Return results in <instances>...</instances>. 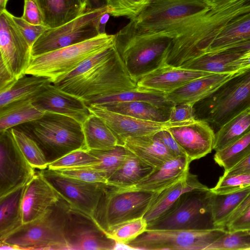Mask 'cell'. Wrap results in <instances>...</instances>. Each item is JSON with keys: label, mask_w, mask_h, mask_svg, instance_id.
<instances>
[{"label": "cell", "mask_w": 250, "mask_h": 250, "mask_svg": "<svg viewBox=\"0 0 250 250\" xmlns=\"http://www.w3.org/2000/svg\"><path fill=\"white\" fill-rule=\"evenodd\" d=\"M54 84L85 103L101 97L138 87L114 43L83 62Z\"/></svg>", "instance_id": "1"}, {"label": "cell", "mask_w": 250, "mask_h": 250, "mask_svg": "<svg viewBox=\"0 0 250 250\" xmlns=\"http://www.w3.org/2000/svg\"><path fill=\"white\" fill-rule=\"evenodd\" d=\"M250 13V0H231L208 6L184 33L172 39L165 55V65L181 67L206 52L227 25Z\"/></svg>", "instance_id": "2"}, {"label": "cell", "mask_w": 250, "mask_h": 250, "mask_svg": "<svg viewBox=\"0 0 250 250\" xmlns=\"http://www.w3.org/2000/svg\"><path fill=\"white\" fill-rule=\"evenodd\" d=\"M14 127L38 144L48 165L72 151L87 149L82 124L64 115L45 112L41 117Z\"/></svg>", "instance_id": "3"}, {"label": "cell", "mask_w": 250, "mask_h": 250, "mask_svg": "<svg viewBox=\"0 0 250 250\" xmlns=\"http://www.w3.org/2000/svg\"><path fill=\"white\" fill-rule=\"evenodd\" d=\"M208 7L202 0H151L131 21L140 34L174 39Z\"/></svg>", "instance_id": "4"}, {"label": "cell", "mask_w": 250, "mask_h": 250, "mask_svg": "<svg viewBox=\"0 0 250 250\" xmlns=\"http://www.w3.org/2000/svg\"><path fill=\"white\" fill-rule=\"evenodd\" d=\"M114 46L129 74L136 82L165 65L166 52L173 39L139 33L130 22L114 35Z\"/></svg>", "instance_id": "5"}, {"label": "cell", "mask_w": 250, "mask_h": 250, "mask_svg": "<svg viewBox=\"0 0 250 250\" xmlns=\"http://www.w3.org/2000/svg\"><path fill=\"white\" fill-rule=\"evenodd\" d=\"M70 206L61 197L42 216L22 224L0 242L14 245L19 250H68L64 227Z\"/></svg>", "instance_id": "6"}, {"label": "cell", "mask_w": 250, "mask_h": 250, "mask_svg": "<svg viewBox=\"0 0 250 250\" xmlns=\"http://www.w3.org/2000/svg\"><path fill=\"white\" fill-rule=\"evenodd\" d=\"M114 35L103 33L88 41L32 57L26 74L60 82L83 62L113 44Z\"/></svg>", "instance_id": "7"}, {"label": "cell", "mask_w": 250, "mask_h": 250, "mask_svg": "<svg viewBox=\"0 0 250 250\" xmlns=\"http://www.w3.org/2000/svg\"><path fill=\"white\" fill-rule=\"evenodd\" d=\"M195 118L218 128L250 106V67L238 72L208 97L197 103Z\"/></svg>", "instance_id": "8"}, {"label": "cell", "mask_w": 250, "mask_h": 250, "mask_svg": "<svg viewBox=\"0 0 250 250\" xmlns=\"http://www.w3.org/2000/svg\"><path fill=\"white\" fill-rule=\"evenodd\" d=\"M157 192L125 190L107 185L92 217L107 233L124 223L143 217Z\"/></svg>", "instance_id": "9"}, {"label": "cell", "mask_w": 250, "mask_h": 250, "mask_svg": "<svg viewBox=\"0 0 250 250\" xmlns=\"http://www.w3.org/2000/svg\"><path fill=\"white\" fill-rule=\"evenodd\" d=\"M227 231L225 228L215 227L188 229H147L125 246L137 250H208Z\"/></svg>", "instance_id": "10"}, {"label": "cell", "mask_w": 250, "mask_h": 250, "mask_svg": "<svg viewBox=\"0 0 250 250\" xmlns=\"http://www.w3.org/2000/svg\"><path fill=\"white\" fill-rule=\"evenodd\" d=\"M107 6L86 11L57 27L47 29L31 47L32 57L92 39L102 33L100 21Z\"/></svg>", "instance_id": "11"}, {"label": "cell", "mask_w": 250, "mask_h": 250, "mask_svg": "<svg viewBox=\"0 0 250 250\" xmlns=\"http://www.w3.org/2000/svg\"><path fill=\"white\" fill-rule=\"evenodd\" d=\"M209 190H193L182 194L163 216L147 224L148 230L200 229L208 213Z\"/></svg>", "instance_id": "12"}, {"label": "cell", "mask_w": 250, "mask_h": 250, "mask_svg": "<svg viewBox=\"0 0 250 250\" xmlns=\"http://www.w3.org/2000/svg\"><path fill=\"white\" fill-rule=\"evenodd\" d=\"M64 235L68 250H115L118 245L92 216L71 206L66 216Z\"/></svg>", "instance_id": "13"}, {"label": "cell", "mask_w": 250, "mask_h": 250, "mask_svg": "<svg viewBox=\"0 0 250 250\" xmlns=\"http://www.w3.org/2000/svg\"><path fill=\"white\" fill-rule=\"evenodd\" d=\"M17 145L10 129L0 132V197L24 186L36 173Z\"/></svg>", "instance_id": "14"}, {"label": "cell", "mask_w": 250, "mask_h": 250, "mask_svg": "<svg viewBox=\"0 0 250 250\" xmlns=\"http://www.w3.org/2000/svg\"><path fill=\"white\" fill-rule=\"evenodd\" d=\"M39 171L71 207L93 217L107 186L106 183L81 181L62 175L48 168Z\"/></svg>", "instance_id": "15"}, {"label": "cell", "mask_w": 250, "mask_h": 250, "mask_svg": "<svg viewBox=\"0 0 250 250\" xmlns=\"http://www.w3.org/2000/svg\"><path fill=\"white\" fill-rule=\"evenodd\" d=\"M0 61L15 79L26 74L32 57L31 47L6 10L0 13Z\"/></svg>", "instance_id": "16"}, {"label": "cell", "mask_w": 250, "mask_h": 250, "mask_svg": "<svg viewBox=\"0 0 250 250\" xmlns=\"http://www.w3.org/2000/svg\"><path fill=\"white\" fill-rule=\"evenodd\" d=\"M190 161L200 159L213 148L215 132L207 122L197 119L170 123L165 128Z\"/></svg>", "instance_id": "17"}, {"label": "cell", "mask_w": 250, "mask_h": 250, "mask_svg": "<svg viewBox=\"0 0 250 250\" xmlns=\"http://www.w3.org/2000/svg\"><path fill=\"white\" fill-rule=\"evenodd\" d=\"M90 112L100 117L118 139L120 145L129 137L155 134L169 124L145 121L107 110L98 105H88Z\"/></svg>", "instance_id": "18"}, {"label": "cell", "mask_w": 250, "mask_h": 250, "mask_svg": "<svg viewBox=\"0 0 250 250\" xmlns=\"http://www.w3.org/2000/svg\"><path fill=\"white\" fill-rule=\"evenodd\" d=\"M39 110L70 117L83 124L91 114L85 102L50 83L32 99Z\"/></svg>", "instance_id": "19"}, {"label": "cell", "mask_w": 250, "mask_h": 250, "mask_svg": "<svg viewBox=\"0 0 250 250\" xmlns=\"http://www.w3.org/2000/svg\"><path fill=\"white\" fill-rule=\"evenodd\" d=\"M60 198L58 192L40 171L36 172L25 186L21 201L23 224L41 217Z\"/></svg>", "instance_id": "20"}, {"label": "cell", "mask_w": 250, "mask_h": 250, "mask_svg": "<svg viewBox=\"0 0 250 250\" xmlns=\"http://www.w3.org/2000/svg\"><path fill=\"white\" fill-rule=\"evenodd\" d=\"M212 73L165 65L146 75L137 82L138 87L168 94L188 83Z\"/></svg>", "instance_id": "21"}, {"label": "cell", "mask_w": 250, "mask_h": 250, "mask_svg": "<svg viewBox=\"0 0 250 250\" xmlns=\"http://www.w3.org/2000/svg\"><path fill=\"white\" fill-rule=\"evenodd\" d=\"M236 73H214L197 78L166 94V98L175 104L194 105L212 95Z\"/></svg>", "instance_id": "22"}, {"label": "cell", "mask_w": 250, "mask_h": 250, "mask_svg": "<svg viewBox=\"0 0 250 250\" xmlns=\"http://www.w3.org/2000/svg\"><path fill=\"white\" fill-rule=\"evenodd\" d=\"M190 162L185 156L173 158L154 168L147 177L136 185L121 189L159 192L184 177L189 172Z\"/></svg>", "instance_id": "23"}, {"label": "cell", "mask_w": 250, "mask_h": 250, "mask_svg": "<svg viewBox=\"0 0 250 250\" xmlns=\"http://www.w3.org/2000/svg\"><path fill=\"white\" fill-rule=\"evenodd\" d=\"M197 175L189 172L180 180L158 192L143 218L147 224L165 214L184 193L193 190H209Z\"/></svg>", "instance_id": "24"}, {"label": "cell", "mask_w": 250, "mask_h": 250, "mask_svg": "<svg viewBox=\"0 0 250 250\" xmlns=\"http://www.w3.org/2000/svg\"><path fill=\"white\" fill-rule=\"evenodd\" d=\"M41 11L43 25L57 27L86 12L80 0H35Z\"/></svg>", "instance_id": "25"}, {"label": "cell", "mask_w": 250, "mask_h": 250, "mask_svg": "<svg viewBox=\"0 0 250 250\" xmlns=\"http://www.w3.org/2000/svg\"><path fill=\"white\" fill-rule=\"evenodd\" d=\"M123 145L154 168L174 158L154 134L127 138L124 141Z\"/></svg>", "instance_id": "26"}, {"label": "cell", "mask_w": 250, "mask_h": 250, "mask_svg": "<svg viewBox=\"0 0 250 250\" xmlns=\"http://www.w3.org/2000/svg\"><path fill=\"white\" fill-rule=\"evenodd\" d=\"M154 168L128 150L121 166L108 178L106 184L117 188H127L147 177Z\"/></svg>", "instance_id": "27"}, {"label": "cell", "mask_w": 250, "mask_h": 250, "mask_svg": "<svg viewBox=\"0 0 250 250\" xmlns=\"http://www.w3.org/2000/svg\"><path fill=\"white\" fill-rule=\"evenodd\" d=\"M52 83L42 76L25 74L0 90V108L15 102L33 99Z\"/></svg>", "instance_id": "28"}, {"label": "cell", "mask_w": 250, "mask_h": 250, "mask_svg": "<svg viewBox=\"0 0 250 250\" xmlns=\"http://www.w3.org/2000/svg\"><path fill=\"white\" fill-rule=\"evenodd\" d=\"M99 105L107 110L139 119L167 123L171 108L161 107L145 102H127L106 104Z\"/></svg>", "instance_id": "29"}, {"label": "cell", "mask_w": 250, "mask_h": 250, "mask_svg": "<svg viewBox=\"0 0 250 250\" xmlns=\"http://www.w3.org/2000/svg\"><path fill=\"white\" fill-rule=\"evenodd\" d=\"M25 186L0 197V241L23 224L21 201Z\"/></svg>", "instance_id": "30"}, {"label": "cell", "mask_w": 250, "mask_h": 250, "mask_svg": "<svg viewBox=\"0 0 250 250\" xmlns=\"http://www.w3.org/2000/svg\"><path fill=\"white\" fill-rule=\"evenodd\" d=\"M250 193V189L224 194H216L210 191L208 209L213 227L225 229L229 216Z\"/></svg>", "instance_id": "31"}, {"label": "cell", "mask_w": 250, "mask_h": 250, "mask_svg": "<svg viewBox=\"0 0 250 250\" xmlns=\"http://www.w3.org/2000/svg\"><path fill=\"white\" fill-rule=\"evenodd\" d=\"M82 126L88 150L108 149L120 145L104 121L94 114L88 116L82 124Z\"/></svg>", "instance_id": "32"}, {"label": "cell", "mask_w": 250, "mask_h": 250, "mask_svg": "<svg viewBox=\"0 0 250 250\" xmlns=\"http://www.w3.org/2000/svg\"><path fill=\"white\" fill-rule=\"evenodd\" d=\"M250 40V13L227 25L213 40L204 54L217 53Z\"/></svg>", "instance_id": "33"}, {"label": "cell", "mask_w": 250, "mask_h": 250, "mask_svg": "<svg viewBox=\"0 0 250 250\" xmlns=\"http://www.w3.org/2000/svg\"><path fill=\"white\" fill-rule=\"evenodd\" d=\"M166 95L156 91L138 87L135 89L123 91L101 97L86 103V104L88 106L115 103L140 101L149 103L159 106L171 108L175 104L168 100Z\"/></svg>", "instance_id": "34"}, {"label": "cell", "mask_w": 250, "mask_h": 250, "mask_svg": "<svg viewBox=\"0 0 250 250\" xmlns=\"http://www.w3.org/2000/svg\"><path fill=\"white\" fill-rule=\"evenodd\" d=\"M43 113L34 105L32 99L10 103L0 108V132L36 120Z\"/></svg>", "instance_id": "35"}, {"label": "cell", "mask_w": 250, "mask_h": 250, "mask_svg": "<svg viewBox=\"0 0 250 250\" xmlns=\"http://www.w3.org/2000/svg\"><path fill=\"white\" fill-rule=\"evenodd\" d=\"M242 54L239 52L207 53L186 62L181 67L212 73H237L232 62Z\"/></svg>", "instance_id": "36"}, {"label": "cell", "mask_w": 250, "mask_h": 250, "mask_svg": "<svg viewBox=\"0 0 250 250\" xmlns=\"http://www.w3.org/2000/svg\"><path fill=\"white\" fill-rule=\"evenodd\" d=\"M250 132V106L229 120L215 133L213 149L221 150Z\"/></svg>", "instance_id": "37"}, {"label": "cell", "mask_w": 250, "mask_h": 250, "mask_svg": "<svg viewBox=\"0 0 250 250\" xmlns=\"http://www.w3.org/2000/svg\"><path fill=\"white\" fill-rule=\"evenodd\" d=\"M250 153V132L224 148L216 151L215 162L226 171Z\"/></svg>", "instance_id": "38"}, {"label": "cell", "mask_w": 250, "mask_h": 250, "mask_svg": "<svg viewBox=\"0 0 250 250\" xmlns=\"http://www.w3.org/2000/svg\"><path fill=\"white\" fill-rule=\"evenodd\" d=\"M10 130L17 145L29 163L38 170L47 168L48 163L38 144L21 130L15 127Z\"/></svg>", "instance_id": "39"}, {"label": "cell", "mask_w": 250, "mask_h": 250, "mask_svg": "<svg viewBox=\"0 0 250 250\" xmlns=\"http://www.w3.org/2000/svg\"><path fill=\"white\" fill-rule=\"evenodd\" d=\"M128 150L123 145L105 150H89L98 160L97 164L85 167L106 173L108 178L121 166ZM108 179V178H107Z\"/></svg>", "instance_id": "40"}, {"label": "cell", "mask_w": 250, "mask_h": 250, "mask_svg": "<svg viewBox=\"0 0 250 250\" xmlns=\"http://www.w3.org/2000/svg\"><path fill=\"white\" fill-rule=\"evenodd\" d=\"M208 250H250V230H227Z\"/></svg>", "instance_id": "41"}, {"label": "cell", "mask_w": 250, "mask_h": 250, "mask_svg": "<svg viewBox=\"0 0 250 250\" xmlns=\"http://www.w3.org/2000/svg\"><path fill=\"white\" fill-rule=\"evenodd\" d=\"M97 158L89 150L79 149L72 151L48 165V168L57 170L83 167L97 164Z\"/></svg>", "instance_id": "42"}, {"label": "cell", "mask_w": 250, "mask_h": 250, "mask_svg": "<svg viewBox=\"0 0 250 250\" xmlns=\"http://www.w3.org/2000/svg\"><path fill=\"white\" fill-rule=\"evenodd\" d=\"M147 223L142 218L124 223L107 233L117 244L125 245L147 230Z\"/></svg>", "instance_id": "43"}, {"label": "cell", "mask_w": 250, "mask_h": 250, "mask_svg": "<svg viewBox=\"0 0 250 250\" xmlns=\"http://www.w3.org/2000/svg\"><path fill=\"white\" fill-rule=\"evenodd\" d=\"M109 14L134 20L151 0H105Z\"/></svg>", "instance_id": "44"}, {"label": "cell", "mask_w": 250, "mask_h": 250, "mask_svg": "<svg viewBox=\"0 0 250 250\" xmlns=\"http://www.w3.org/2000/svg\"><path fill=\"white\" fill-rule=\"evenodd\" d=\"M248 189H250V174H224L210 191L216 194H224Z\"/></svg>", "instance_id": "45"}, {"label": "cell", "mask_w": 250, "mask_h": 250, "mask_svg": "<svg viewBox=\"0 0 250 250\" xmlns=\"http://www.w3.org/2000/svg\"><path fill=\"white\" fill-rule=\"evenodd\" d=\"M55 171L62 175L88 182L106 184L108 178V175L105 172L85 167H73Z\"/></svg>", "instance_id": "46"}, {"label": "cell", "mask_w": 250, "mask_h": 250, "mask_svg": "<svg viewBox=\"0 0 250 250\" xmlns=\"http://www.w3.org/2000/svg\"><path fill=\"white\" fill-rule=\"evenodd\" d=\"M12 18L31 47L41 35L48 28L43 25L30 23L21 17H17L12 15Z\"/></svg>", "instance_id": "47"}, {"label": "cell", "mask_w": 250, "mask_h": 250, "mask_svg": "<svg viewBox=\"0 0 250 250\" xmlns=\"http://www.w3.org/2000/svg\"><path fill=\"white\" fill-rule=\"evenodd\" d=\"M195 119L194 105L181 104L171 108L168 122L170 123L184 122Z\"/></svg>", "instance_id": "48"}, {"label": "cell", "mask_w": 250, "mask_h": 250, "mask_svg": "<svg viewBox=\"0 0 250 250\" xmlns=\"http://www.w3.org/2000/svg\"><path fill=\"white\" fill-rule=\"evenodd\" d=\"M21 17L30 23L43 25L42 14L35 0H24L23 13Z\"/></svg>", "instance_id": "49"}, {"label": "cell", "mask_w": 250, "mask_h": 250, "mask_svg": "<svg viewBox=\"0 0 250 250\" xmlns=\"http://www.w3.org/2000/svg\"><path fill=\"white\" fill-rule=\"evenodd\" d=\"M154 135L162 142L174 157H187L176 141L167 130L166 129L161 130L154 134Z\"/></svg>", "instance_id": "50"}, {"label": "cell", "mask_w": 250, "mask_h": 250, "mask_svg": "<svg viewBox=\"0 0 250 250\" xmlns=\"http://www.w3.org/2000/svg\"><path fill=\"white\" fill-rule=\"evenodd\" d=\"M226 229L228 231L250 230V206Z\"/></svg>", "instance_id": "51"}, {"label": "cell", "mask_w": 250, "mask_h": 250, "mask_svg": "<svg viewBox=\"0 0 250 250\" xmlns=\"http://www.w3.org/2000/svg\"><path fill=\"white\" fill-rule=\"evenodd\" d=\"M224 174H250V153L231 168L224 171Z\"/></svg>", "instance_id": "52"}, {"label": "cell", "mask_w": 250, "mask_h": 250, "mask_svg": "<svg viewBox=\"0 0 250 250\" xmlns=\"http://www.w3.org/2000/svg\"><path fill=\"white\" fill-rule=\"evenodd\" d=\"M16 80L11 75L3 63L0 61V90L9 86Z\"/></svg>", "instance_id": "53"}, {"label": "cell", "mask_w": 250, "mask_h": 250, "mask_svg": "<svg viewBox=\"0 0 250 250\" xmlns=\"http://www.w3.org/2000/svg\"><path fill=\"white\" fill-rule=\"evenodd\" d=\"M232 64L235 71L238 73L250 67V52L243 53Z\"/></svg>", "instance_id": "54"}, {"label": "cell", "mask_w": 250, "mask_h": 250, "mask_svg": "<svg viewBox=\"0 0 250 250\" xmlns=\"http://www.w3.org/2000/svg\"><path fill=\"white\" fill-rule=\"evenodd\" d=\"M86 11H92L106 6L105 0H80Z\"/></svg>", "instance_id": "55"}, {"label": "cell", "mask_w": 250, "mask_h": 250, "mask_svg": "<svg viewBox=\"0 0 250 250\" xmlns=\"http://www.w3.org/2000/svg\"><path fill=\"white\" fill-rule=\"evenodd\" d=\"M248 52H250V40L231 46L220 52H239L243 54Z\"/></svg>", "instance_id": "56"}, {"label": "cell", "mask_w": 250, "mask_h": 250, "mask_svg": "<svg viewBox=\"0 0 250 250\" xmlns=\"http://www.w3.org/2000/svg\"><path fill=\"white\" fill-rule=\"evenodd\" d=\"M231 0H202L209 7H214L219 5Z\"/></svg>", "instance_id": "57"}, {"label": "cell", "mask_w": 250, "mask_h": 250, "mask_svg": "<svg viewBox=\"0 0 250 250\" xmlns=\"http://www.w3.org/2000/svg\"><path fill=\"white\" fill-rule=\"evenodd\" d=\"M0 250H19L18 248L13 245L6 244L2 242H0Z\"/></svg>", "instance_id": "58"}, {"label": "cell", "mask_w": 250, "mask_h": 250, "mask_svg": "<svg viewBox=\"0 0 250 250\" xmlns=\"http://www.w3.org/2000/svg\"><path fill=\"white\" fill-rule=\"evenodd\" d=\"M8 0H0V13L6 10V6Z\"/></svg>", "instance_id": "59"}]
</instances>
